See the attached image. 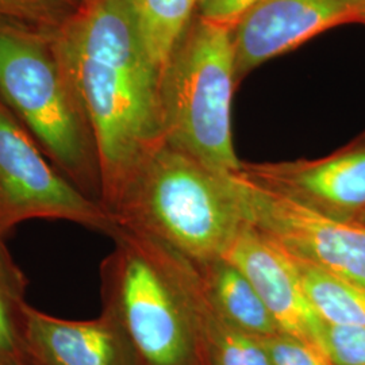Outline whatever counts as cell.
<instances>
[{
  "label": "cell",
  "instance_id": "6da1fadb",
  "mask_svg": "<svg viewBox=\"0 0 365 365\" xmlns=\"http://www.w3.org/2000/svg\"><path fill=\"white\" fill-rule=\"evenodd\" d=\"M53 41L91 123L102 206L165 143L160 72L134 26L128 0H80Z\"/></svg>",
  "mask_w": 365,
  "mask_h": 365
},
{
  "label": "cell",
  "instance_id": "7a4b0ae2",
  "mask_svg": "<svg viewBox=\"0 0 365 365\" xmlns=\"http://www.w3.org/2000/svg\"><path fill=\"white\" fill-rule=\"evenodd\" d=\"M108 212L190 260L225 257L247 223L235 173L212 170L172 145L145 160Z\"/></svg>",
  "mask_w": 365,
  "mask_h": 365
},
{
  "label": "cell",
  "instance_id": "3957f363",
  "mask_svg": "<svg viewBox=\"0 0 365 365\" xmlns=\"http://www.w3.org/2000/svg\"><path fill=\"white\" fill-rule=\"evenodd\" d=\"M0 98L53 165L101 203L102 178L91 123L53 33L0 25Z\"/></svg>",
  "mask_w": 365,
  "mask_h": 365
},
{
  "label": "cell",
  "instance_id": "277c9868",
  "mask_svg": "<svg viewBox=\"0 0 365 365\" xmlns=\"http://www.w3.org/2000/svg\"><path fill=\"white\" fill-rule=\"evenodd\" d=\"M102 261L103 310L130 344L138 365H209L170 249L118 225Z\"/></svg>",
  "mask_w": 365,
  "mask_h": 365
},
{
  "label": "cell",
  "instance_id": "5b68a950",
  "mask_svg": "<svg viewBox=\"0 0 365 365\" xmlns=\"http://www.w3.org/2000/svg\"><path fill=\"white\" fill-rule=\"evenodd\" d=\"M232 29L196 14L160 75L165 143L212 170L237 173L232 106L235 87Z\"/></svg>",
  "mask_w": 365,
  "mask_h": 365
},
{
  "label": "cell",
  "instance_id": "8992f818",
  "mask_svg": "<svg viewBox=\"0 0 365 365\" xmlns=\"http://www.w3.org/2000/svg\"><path fill=\"white\" fill-rule=\"evenodd\" d=\"M30 220H58L111 235L118 223L45 156L0 98V237Z\"/></svg>",
  "mask_w": 365,
  "mask_h": 365
},
{
  "label": "cell",
  "instance_id": "52a82bcc",
  "mask_svg": "<svg viewBox=\"0 0 365 365\" xmlns=\"http://www.w3.org/2000/svg\"><path fill=\"white\" fill-rule=\"evenodd\" d=\"M245 218L297 260L365 287V223L333 218L235 173Z\"/></svg>",
  "mask_w": 365,
  "mask_h": 365
},
{
  "label": "cell",
  "instance_id": "ba28073f",
  "mask_svg": "<svg viewBox=\"0 0 365 365\" xmlns=\"http://www.w3.org/2000/svg\"><path fill=\"white\" fill-rule=\"evenodd\" d=\"M237 175L317 212L365 222V130L327 156L242 161Z\"/></svg>",
  "mask_w": 365,
  "mask_h": 365
},
{
  "label": "cell",
  "instance_id": "9c48e42d",
  "mask_svg": "<svg viewBox=\"0 0 365 365\" xmlns=\"http://www.w3.org/2000/svg\"><path fill=\"white\" fill-rule=\"evenodd\" d=\"M344 25L365 26V0H265L232 30L238 83L268 60Z\"/></svg>",
  "mask_w": 365,
  "mask_h": 365
},
{
  "label": "cell",
  "instance_id": "30bf717a",
  "mask_svg": "<svg viewBox=\"0 0 365 365\" xmlns=\"http://www.w3.org/2000/svg\"><path fill=\"white\" fill-rule=\"evenodd\" d=\"M225 259L247 276L282 331L322 351L325 322L307 298L297 264L286 250L247 222Z\"/></svg>",
  "mask_w": 365,
  "mask_h": 365
},
{
  "label": "cell",
  "instance_id": "8fae6325",
  "mask_svg": "<svg viewBox=\"0 0 365 365\" xmlns=\"http://www.w3.org/2000/svg\"><path fill=\"white\" fill-rule=\"evenodd\" d=\"M24 342L31 365H138L123 330L110 314L71 321L26 303Z\"/></svg>",
  "mask_w": 365,
  "mask_h": 365
},
{
  "label": "cell",
  "instance_id": "7c38bea8",
  "mask_svg": "<svg viewBox=\"0 0 365 365\" xmlns=\"http://www.w3.org/2000/svg\"><path fill=\"white\" fill-rule=\"evenodd\" d=\"M191 261L205 295L227 322L257 339L282 331L247 276L230 261Z\"/></svg>",
  "mask_w": 365,
  "mask_h": 365
},
{
  "label": "cell",
  "instance_id": "4fadbf2b",
  "mask_svg": "<svg viewBox=\"0 0 365 365\" xmlns=\"http://www.w3.org/2000/svg\"><path fill=\"white\" fill-rule=\"evenodd\" d=\"M190 309L207 364L271 365L260 339L227 322L202 289L191 292Z\"/></svg>",
  "mask_w": 365,
  "mask_h": 365
},
{
  "label": "cell",
  "instance_id": "5bb4252c",
  "mask_svg": "<svg viewBox=\"0 0 365 365\" xmlns=\"http://www.w3.org/2000/svg\"><path fill=\"white\" fill-rule=\"evenodd\" d=\"M199 3L200 0H128L134 26L160 75L195 18Z\"/></svg>",
  "mask_w": 365,
  "mask_h": 365
},
{
  "label": "cell",
  "instance_id": "9a60e30c",
  "mask_svg": "<svg viewBox=\"0 0 365 365\" xmlns=\"http://www.w3.org/2000/svg\"><path fill=\"white\" fill-rule=\"evenodd\" d=\"M294 261L304 292L324 322L365 327V287L313 264Z\"/></svg>",
  "mask_w": 365,
  "mask_h": 365
},
{
  "label": "cell",
  "instance_id": "2e32d148",
  "mask_svg": "<svg viewBox=\"0 0 365 365\" xmlns=\"http://www.w3.org/2000/svg\"><path fill=\"white\" fill-rule=\"evenodd\" d=\"M27 283L0 237V365H31L24 342Z\"/></svg>",
  "mask_w": 365,
  "mask_h": 365
},
{
  "label": "cell",
  "instance_id": "e0dca14e",
  "mask_svg": "<svg viewBox=\"0 0 365 365\" xmlns=\"http://www.w3.org/2000/svg\"><path fill=\"white\" fill-rule=\"evenodd\" d=\"M80 0H0V25L53 33Z\"/></svg>",
  "mask_w": 365,
  "mask_h": 365
},
{
  "label": "cell",
  "instance_id": "ac0fdd59",
  "mask_svg": "<svg viewBox=\"0 0 365 365\" xmlns=\"http://www.w3.org/2000/svg\"><path fill=\"white\" fill-rule=\"evenodd\" d=\"M321 348L333 365H365V327L325 322Z\"/></svg>",
  "mask_w": 365,
  "mask_h": 365
},
{
  "label": "cell",
  "instance_id": "d6986e66",
  "mask_svg": "<svg viewBox=\"0 0 365 365\" xmlns=\"http://www.w3.org/2000/svg\"><path fill=\"white\" fill-rule=\"evenodd\" d=\"M259 339L271 365H333L319 348L284 331Z\"/></svg>",
  "mask_w": 365,
  "mask_h": 365
},
{
  "label": "cell",
  "instance_id": "ffe728a7",
  "mask_svg": "<svg viewBox=\"0 0 365 365\" xmlns=\"http://www.w3.org/2000/svg\"><path fill=\"white\" fill-rule=\"evenodd\" d=\"M264 1L265 0H200L197 15L233 30L247 14Z\"/></svg>",
  "mask_w": 365,
  "mask_h": 365
},
{
  "label": "cell",
  "instance_id": "44dd1931",
  "mask_svg": "<svg viewBox=\"0 0 365 365\" xmlns=\"http://www.w3.org/2000/svg\"><path fill=\"white\" fill-rule=\"evenodd\" d=\"M363 223H365V222H363Z\"/></svg>",
  "mask_w": 365,
  "mask_h": 365
}]
</instances>
